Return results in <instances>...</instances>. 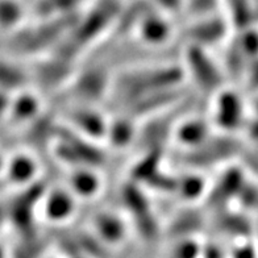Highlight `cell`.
Masks as SVG:
<instances>
[{
	"mask_svg": "<svg viewBox=\"0 0 258 258\" xmlns=\"http://www.w3.org/2000/svg\"><path fill=\"white\" fill-rule=\"evenodd\" d=\"M254 108H255V111H257V113H258V99H257V100H255V104H254Z\"/></svg>",
	"mask_w": 258,
	"mask_h": 258,
	"instance_id": "cell-20",
	"label": "cell"
},
{
	"mask_svg": "<svg viewBox=\"0 0 258 258\" xmlns=\"http://www.w3.org/2000/svg\"><path fill=\"white\" fill-rule=\"evenodd\" d=\"M135 131L129 119H119L113 122H108L107 136L105 139L111 140L115 146H124L132 141Z\"/></svg>",
	"mask_w": 258,
	"mask_h": 258,
	"instance_id": "cell-13",
	"label": "cell"
},
{
	"mask_svg": "<svg viewBox=\"0 0 258 258\" xmlns=\"http://www.w3.org/2000/svg\"><path fill=\"white\" fill-rule=\"evenodd\" d=\"M28 77L23 69L10 61L0 59V91L23 90L28 82Z\"/></svg>",
	"mask_w": 258,
	"mask_h": 258,
	"instance_id": "cell-11",
	"label": "cell"
},
{
	"mask_svg": "<svg viewBox=\"0 0 258 258\" xmlns=\"http://www.w3.org/2000/svg\"><path fill=\"white\" fill-rule=\"evenodd\" d=\"M4 167H6V162H4L3 158L0 157V171H2V170H4Z\"/></svg>",
	"mask_w": 258,
	"mask_h": 258,
	"instance_id": "cell-19",
	"label": "cell"
},
{
	"mask_svg": "<svg viewBox=\"0 0 258 258\" xmlns=\"http://www.w3.org/2000/svg\"><path fill=\"white\" fill-rule=\"evenodd\" d=\"M4 171L8 182L15 186L32 184L38 171V165L31 154L19 153L6 162Z\"/></svg>",
	"mask_w": 258,
	"mask_h": 258,
	"instance_id": "cell-6",
	"label": "cell"
},
{
	"mask_svg": "<svg viewBox=\"0 0 258 258\" xmlns=\"http://www.w3.org/2000/svg\"><path fill=\"white\" fill-rule=\"evenodd\" d=\"M186 68L184 74L187 73V75H190L198 89H201L202 91L210 92L211 90H214L219 92L223 89L220 69L210 57H207L204 49L191 45L187 50Z\"/></svg>",
	"mask_w": 258,
	"mask_h": 258,
	"instance_id": "cell-2",
	"label": "cell"
},
{
	"mask_svg": "<svg viewBox=\"0 0 258 258\" xmlns=\"http://www.w3.org/2000/svg\"><path fill=\"white\" fill-rule=\"evenodd\" d=\"M94 224L98 234L104 241L119 242L125 233V225L122 220L113 214H99Z\"/></svg>",
	"mask_w": 258,
	"mask_h": 258,
	"instance_id": "cell-10",
	"label": "cell"
},
{
	"mask_svg": "<svg viewBox=\"0 0 258 258\" xmlns=\"http://www.w3.org/2000/svg\"><path fill=\"white\" fill-rule=\"evenodd\" d=\"M237 199L241 201V204L246 208H258V187L253 183H249L248 180L242 186L241 191L238 194Z\"/></svg>",
	"mask_w": 258,
	"mask_h": 258,
	"instance_id": "cell-15",
	"label": "cell"
},
{
	"mask_svg": "<svg viewBox=\"0 0 258 258\" xmlns=\"http://www.w3.org/2000/svg\"><path fill=\"white\" fill-rule=\"evenodd\" d=\"M107 87L105 83L104 73L99 70H91L87 72L78 81V94L79 96H83V100H95L99 96L104 94V90Z\"/></svg>",
	"mask_w": 258,
	"mask_h": 258,
	"instance_id": "cell-12",
	"label": "cell"
},
{
	"mask_svg": "<svg viewBox=\"0 0 258 258\" xmlns=\"http://www.w3.org/2000/svg\"><path fill=\"white\" fill-rule=\"evenodd\" d=\"M20 11L16 4L7 3V2H0V27L8 29L10 27L16 24L19 19Z\"/></svg>",
	"mask_w": 258,
	"mask_h": 258,
	"instance_id": "cell-14",
	"label": "cell"
},
{
	"mask_svg": "<svg viewBox=\"0 0 258 258\" xmlns=\"http://www.w3.org/2000/svg\"><path fill=\"white\" fill-rule=\"evenodd\" d=\"M10 105H11V99L8 98L7 92L0 91V119L8 116Z\"/></svg>",
	"mask_w": 258,
	"mask_h": 258,
	"instance_id": "cell-17",
	"label": "cell"
},
{
	"mask_svg": "<svg viewBox=\"0 0 258 258\" xmlns=\"http://www.w3.org/2000/svg\"><path fill=\"white\" fill-rule=\"evenodd\" d=\"M184 72L177 66H157L133 70L115 83V92L121 104L131 107L146 96L166 90L179 89Z\"/></svg>",
	"mask_w": 258,
	"mask_h": 258,
	"instance_id": "cell-1",
	"label": "cell"
},
{
	"mask_svg": "<svg viewBox=\"0 0 258 258\" xmlns=\"http://www.w3.org/2000/svg\"><path fill=\"white\" fill-rule=\"evenodd\" d=\"M210 124L202 119H188L178 124L174 131V137L177 143L184 148H201L202 145L210 141Z\"/></svg>",
	"mask_w": 258,
	"mask_h": 258,
	"instance_id": "cell-7",
	"label": "cell"
},
{
	"mask_svg": "<svg viewBox=\"0 0 258 258\" xmlns=\"http://www.w3.org/2000/svg\"><path fill=\"white\" fill-rule=\"evenodd\" d=\"M257 251H258V227H257Z\"/></svg>",
	"mask_w": 258,
	"mask_h": 258,
	"instance_id": "cell-21",
	"label": "cell"
},
{
	"mask_svg": "<svg viewBox=\"0 0 258 258\" xmlns=\"http://www.w3.org/2000/svg\"><path fill=\"white\" fill-rule=\"evenodd\" d=\"M198 248L197 245L192 244L191 241L186 242V244L177 246L173 251V257L171 258H194L197 255Z\"/></svg>",
	"mask_w": 258,
	"mask_h": 258,
	"instance_id": "cell-16",
	"label": "cell"
},
{
	"mask_svg": "<svg viewBox=\"0 0 258 258\" xmlns=\"http://www.w3.org/2000/svg\"><path fill=\"white\" fill-rule=\"evenodd\" d=\"M74 195L70 191L54 190L46 195L42 212L46 220L51 223H63L74 215Z\"/></svg>",
	"mask_w": 258,
	"mask_h": 258,
	"instance_id": "cell-5",
	"label": "cell"
},
{
	"mask_svg": "<svg viewBox=\"0 0 258 258\" xmlns=\"http://www.w3.org/2000/svg\"><path fill=\"white\" fill-rule=\"evenodd\" d=\"M69 120H70L72 128H74L75 132H78L81 136L94 139V141L103 137L105 139L107 136L108 122L105 121L102 113L96 109H92L90 107L75 108L69 115Z\"/></svg>",
	"mask_w": 258,
	"mask_h": 258,
	"instance_id": "cell-4",
	"label": "cell"
},
{
	"mask_svg": "<svg viewBox=\"0 0 258 258\" xmlns=\"http://www.w3.org/2000/svg\"><path fill=\"white\" fill-rule=\"evenodd\" d=\"M40 102L37 98L25 91H21L17 98L11 100L10 111H8V119L12 124L19 125L23 122L33 121L38 115Z\"/></svg>",
	"mask_w": 258,
	"mask_h": 258,
	"instance_id": "cell-9",
	"label": "cell"
},
{
	"mask_svg": "<svg viewBox=\"0 0 258 258\" xmlns=\"http://www.w3.org/2000/svg\"><path fill=\"white\" fill-rule=\"evenodd\" d=\"M215 124L225 132H233L245 121L244 103L233 91L220 90L214 109Z\"/></svg>",
	"mask_w": 258,
	"mask_h": 258,
	"instance_id": "cell-3",
	"label": "cell"
},
{
	"mask_svg": "<svg viewBox=\"0 0 258 258\" xmlns=\"http://www.w3.org/2000/svg\"><path fill=\"white\" fill-rule=\"evenodd\" d=\"M69 191L81 198L95 197L102 186L100 178L92 167H74L69 177Z\"/></svg>",
	"mask_w": 258,
	"mask_h": 258,
	"instance_id": "cell-8",
	"label": "cell"
},
{
	"mask_svg": "<svg viewBox=\"0 0 258 258\" xmlns=\"http://www.w3.org/2000/svg\"><path fill=\"white\" fill-rule=\"evenodd\" d=\"M249 73H250L249 83H250V86L258 89V58H255V61L253 62V68L249 69Z\"/></svg>",
	"mask_w": 258,
	"mask_h": 258,
	"instance_id": "cell-18",
	"label": "cell"
}]
</instances>
